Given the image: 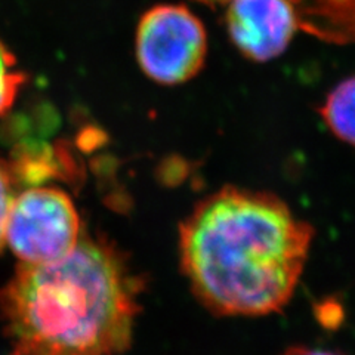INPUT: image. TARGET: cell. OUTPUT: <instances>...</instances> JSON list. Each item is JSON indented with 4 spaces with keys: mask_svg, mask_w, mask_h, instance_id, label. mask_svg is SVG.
<instances>
[{
    "mask_svg": "<svg viewBox=\"0 0 355 355\" xmlns=\"http://www.w3.org/2000/svg\"><path fill=\"white\" fill-rule=\"evenodd\" d=\"M313 239L282 198L225 187L181 224V266L214 314L266 315L292 299Z\"/></svg>",
    "mask_w": 355,
    "mask_h": 355,
    "instance_id": "6da1fadb",
    "label": "cell"
},
{
    "mask_svg": "<svg viewBox=\"0 0 355 355\" xmlns=\"http://www.w3.org/2000/svg\"><path fill=\"white\" fill-rule=\"evenodd\" d=\"M142 286L105 237L82 234L51 263L19 262L0 287L10 355H121L130 347Z\"/></svg>",
    "mask_w": 355,
    "mask_h": 355,
    "instance_id": "7a4b0ae2",
    "label": "cell"
},
{
    "mask_svg": "<svg viewBox=\"0 0 355 355\" xmlns=\"http://www.w3.org/2000/svg\"><path fill=\"white\" fill-rule=\"evenodd\" d=\"M82 236L79 214L69 194L52 187H33L14 196L5 246L21 263L40 265L65 258Z\"/></svg>",
    "mask_w": 355,
    "mask_h": 355,
    "instance_id": "3957f363",
    "label": "cell"
},
{
    "mask_svg": "<svg viewBox=\"0 0 355 355\" xmlns=\"http://www.w3.org/2000/svg\"><path fill=\"white\" fill-rule=\"evenodd\" d=\"M207 52L203 22L181 5H159L142 15L137 30L141 70L162 85H180L202 70Z\"/></svg>",
    "mask_w": 355,
    "mask_h": 355,
    "instance_id": "277c9868",
    "label": "cell"
},
{
    "mask_svg": "<svg viewBox=\"0 0 355 355\" xmlns=\"http://www.w3.org/2000/svg\"><path fill=\"white\" fill-rule=\"evenodd\" d=\"M227 3L231 40L253 61L279 57L301 27L291 0H228Z\"/></svg>",
    "mask_w": 355,
    "mask_h": 355,
    "instance_id": "5b68a950",
    "label": "cell"
},
{
    "mask_svg": "<svg viewBox=\"0 0 355 355\" xmlns=\"http://www.w3.org/2000/svg\"><path fill=\"white\" fill-rule=\"evenodd\" d=\"M299 26L321 37L345 42L352 36L354 0H291Z\"/></svg>",
    "mask_w": 355,
    "mask_h": 355,
    "instance_id": "8992f818",
    "label": "cell"
},
{
    "mask_svg": "<svg viewBox=\"0 0 355 355\" xmlns=\"http://www.w3.org/2000/svg\"><path fill=\"white\" fill-rule=\"evenodd\" d=\"M354 86L352 77L340 82L320 110L333 135L349 146L354 144Z\"/></svg>",
    "mask_w": 355,
    "mask_h": 355,
    "instance_id": "52a82bcc",
    "label": "cell"
},
{
    "mask_svg": "<svg viewBox=\"0 0 355 355\" xmlns=\"http://www.w3.org/2000/svg\"><path fill=\"white\" fill-rule=\"evenodd\" d=\"M26 76L17 69V60L0 40V116L12 107Z\"/></svg>",
    "mask_w": 355,
    "mask_h": 355,
    "instance_id": "ba28073f",
    "label": "cell"
},
{
    "mask_svg": "<svg viewBox=\"0 0 355 355\" xmlns=\"http://www.w3.org/2000/svg\"><path fill=\"white\" fill-rule=\"evenodd\" d=\"M14 178L9 166L0 159V252L5 249V227L14 200Z\"/></svg>",
    "mask_w": 355,
    "mask_h": 355,
    "instance_id": "9c48e42d",
    "label": "cell"
},
{
    "mask_svg": "<svg viewBox=\"0 0 355 355\" xmlns=\"http://www.w3.org/2000/svg\"><path fill=\"white\" fill-rule=\"evenodd\" d=\"M283 355H340L336 352L323 351V349H313V348H305V347H292L286 349Z\"/></svg>",
    "mask_w": 355,
    "mask_h": 355,
    "instance_id": "30bf717a",
    "label": "cell"
},
{
    "mask_svg": "<svg viewBox=\"0 0 355 355\" xmlns=\"http://www.w3.org/2000/svg\"><path fill=\"white\" fill-rule=\"evenodd\" d=\"M198 2L209 3V5H218V3H227L228 0H198Z\"/></svg>",
    "mask_w": 355,
    "mask_h": 355,
    "instance_id": "8fae6325",
    "label": "cell"
}]
</instances>
